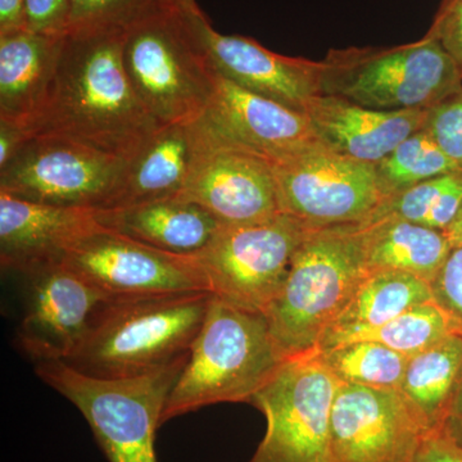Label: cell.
Returning <instances> with one entry per match:
<instances>
[{
    "label": "cell",
    "instance_id": "obj_1",
    "mask_svg": "<svg viewBox=\"0 0 462 462\" xmlns=\"http://www.w3.org/2000/svg\"><path fill=\"white\" fill-rule=\"evenodd\" d=\"M125 33H67L56 75L29 126L130 158L158 129L136 96L123 60Z\"/></svg>",
    "mask_w": 462,
    "mask_h": 462
},
{
    "label": "cell",
    "instance_id": "obj_2",
    "mask_svg": "<svg viewBox=\"0 0 462 462\" xmlns=\"http://www.w3.org/2000/svg\"><path fill=\"white\" fill-rule=\"evenodd\" d=\"M211 300L209 291L109 298L63 363L102 379L156 372L189 356Z\"/></svg>",
    "mask_w": 462,
    "mask_h": 462
},
{
    "label": "cell",
    "instance_id": "obj_3",
    "mask_svg": "<svg viewBox=\"0 0 462 462\" xmlns=\"http://www.w3.org/2000/svg\"><path fill=\"white\" fill-rule=\"evenodd\" d=\"M287 360L266 316L212 294L161 422L212 404L251 403Z\"/></svg>",
    "mask_w": 462,
    "mask_h": 462
},
{
    "label": "cell",
    "instance_id": "obj_4",
    "mask_svg": "<svg viewBox=\"0 0 462 462\" xmlns=\"http://www.w3.org/2000/svg\"><path fill=\"white\" fill-rule=\"evenodd\" d=\"M369 273L364 224L310 226L264 314L285 357L314 354Z\"/></svg>",
    "mask_w": 462,
    "mask_h": 462
},
{
    "label": "cell",
    "instance_id": "obj_5",
    "mask_svg": "<svg viewBox=\"0 0 462 462\" xmlns=\"http://www.w3.org/2000/svg\"><path fill=\"white\" fill-rule=\"evenodd\" d=\"M170 7L125 32L123 60L136 96L158 126L196 123L215 89L199 17Z\"/></svg>",
    "mask_w": 462,
    "mask_h": 462
},
{
    "label": "cell",
    "instance_id": "obj_6",
    "mask_svg": "<svg viewBox=\"0 0 462 462\" xmlns=\"http://www.w3.org/2000/svg\"><path fill=\"white\" fill-rule=\"evenodd\" d=\"M187 360L125 379L96 378L63 361L38 363L35 372L83 413L109 462H157L156 431Z\"/></svg>",
    "mask_w": 462,
    "mask_h": 462
},
{
    "label": "cell",
    "instance_id": "obj_7",
    "mask_svg": "<svg viewBox=\"0 0 462 462\" xmlns=\"http://www.w3.org/2000/svg\"><path fill=\"white\" fill-rule=\"evenodd\" d=\"M324 63L322 94L379 111L433 108L462 88V67L427 35L398 47L331 51Z\"/></svg>",
    "mask_w": 462,
    "mask_h": 462
},
{
    "label": "cell",
    "instance_id": "obj_8",
    "mask_svg": "<svg viewBox=\"0 0 462 462\" xmlns=\"http://www.w3.org/2000/svg\"><path fill=\"white\" fill-rule=\"evenodd\" d=\"M309 227L285 214L261 223L223 225L193 257L211 294L264 315L281 291Z\"/></svg>",
    "mask_w": 462,
    "mask_h": 462
},
{
    "label": "cell",
    "instance_id": "obj_9",
    "mask_svg": "<svg viewBox=\"0 0 462 462\" xmlns=\"http://www.w3.org/2000/svg\"><path fill=\"white\" fill-rule=\"evenodd\" d=\"M339 384L316 352L288 358L251 401L267 430L249 462H333L331 411Z\"/></svg>",
    "mask_w": 462,
    "mask_h": 462
},
{
    "label": "cell",
    "instance_id": "obj_10",
    "mask_svg": "<svg viewBox=\"0 0 462 462\" xmlns=\"http://www.w3.org/2000/svg\"><path fill=\"white\" fill-rule=\"evenodd\" d=\"M127 158L58 136H32L0 170V193L42 205L108 209Z\"/></svg>",
    "mask_w": 462,
    "mask_h": 462
},
{
    "label": "cell",
    "instance_id": "obj_11",
    "mask_svg": "<svg viewBox=\"0 0 462 462\" xmlns=\"http://www.w3.org/2000/svg\"><path fill=\"white\" fill-rule=\"evenodd\" d=\"M273 167L282 214L309 226L369 223L393 197L375 165L324 145Z\"/></svg>",
    "mask_w": 462,
    "mask_h": 462
},
{
    "label": "cell",
    "instance_id": "obj_12",
    "mask_svg": "<svg viewBox=\"0 0 462 462\" xmlns=\"http://www.w3.org/2000/svg\"><path fill=\"white\" fill-rule=\"evenodd\" d=\"M62 263L107 298L209 291L193 256L167 254L103 226L78 243Z\"/></svg>",
    "mask_w": 462,
    "mask_h": 462
},
{
    "label": "cell",
    "instance_id": "obj_13",
    "mask_svg": "<svg viewBox=\"0 0 462 462\" xmlns=\"http://www.w3.org/2000/svg\"><path fill=\"white\" fill-rule=\"evenodd\" d=\"M430 433L396 389L340 383L331 411V461L413 462Z\"/></svg>",
    "mask_w": 462,
    "mask_h": 462
},
{
    "label": "cell",
    "instance_id": "obj_14",
    "mask_svg": "<svg viewBox=\"0 0 462 462\" xmlns=\"http://www.w3.org/2000/svg\"><path fill=\"white\" fill-rule=\"evenodd\" d=\"M25 311L17 343L36 363L67 361L109 298L63 263L26 273Z\"/></svg>",
    "mask_w": 462,
    "mask_h": 462
},
{
    "label": "cell",
    "instance_id": "obj_15",
    "mask_svg": "<svg viewBox=\"0 0 462 462\" xmlns=\"http://www.w3.org/2000/svg\"><path fill=\"white\" fill-rule=\"evenodd\" d=\"M205 133V145L181 196L224 225L261 223L282 214L273 163Z\"/></svg>",
    "mask_w": 462,
    "mask_h": 462
},
{
    "label": "cell",
    "instance_id": "obj_16",
    "mask_svg": "<svg viewBox=\"0 0 462 462\" xmlns=\"http://www.w3.org/2000/svg\"><path fill=\"white\" fill-rule=\"evenodd\" d=\"M199 121L218 141L273 165L322 145L305 112L243 89L217 72L214 94Z\"/></svg>",
    "mask_w": 462,
    "mask_h": 462
},
{
    "label": "cell",
    "instance_id": "obj_17",
    "mask_svg": "<svg viewBox=\"0 0 462 462\" xmlns=\"http://www.w3.org/2000/svg\"><path fill=\"white\" fill-rule=\"evenodd\" d=\"M199 29L216 72L243 89L300 112L322 94L324 60L282 56L254 39L224 35L205 14L199 17Z\"/></svg>",
    "mask_w": 462,
    "mask_h": 462
},
{
    "label": "cell",
    "instance_id": "obj_18",
    "mask_svg": "<svg viewBox=\"0 0 462 462\" xmlns=\"http://www.w3.org/2000/svg\"><path fill=\"white\" fill-rule=\"evenodd\" d=\"M100 227L97 209L42 205L0 193V263L23 275L62 263Z\"/></svg>",
    "mask_w": 462,
    "mask_h": 462
},
{
    "label": "cell",
    "instance_id": "obj_19",
    "mask_svg": "<svg viewBox=\"0 0 462 462\" xmlns=\"http://www.w3.org/2000/svg\"><path fill=\"white\" fill-rule=\"evenodd\" d=\"M430 109L379 111L320 94L309 103L305 114L325 148L378 165L401 143L424 129Z\"/></svg>",
    "mask_w": 462,
    "mask_h": 462
},
{
    "label": "cell",
    "instance_id": "obj_20",
    "mask_svg": "<svg viewBox=\"0 0 462 462\" xmlns=\"http://www.w3.org/2000/svg\"><path fill=\"white\" fill-rule=\"evenodd\" d=\"M205 141L199 120L158 127L127 158L123 182L111 208L181 196Z\"/></svg>",
    "mask_w": 462,
    "mask_h": 462
},
{
    "label": "cell",
    "instance_id": "obj_21",
    "mask_svg": "<svg viewBox=\"0 0 462 462\" xmlns=\"http://www.w3.org/2000/svg\"><path fill=\"white\" fill-rule=\"evenodd\" d=\"M97 220L105 229L179 256L199 254L224 225L182 196L97 209Z\"/></svg>",
    "mask_w": 462,
    "mask_h": 462
},
{
    "label": "cell",
    "instance_id": "obj_22",
    "mask_svg": "<svg viewBox=\"0 0 462 462\" xmlns=\"http://www.w3.org/2000/svg\"><path fill=\"white\" fill-rule=\"evenodd\" d=\"M65 38L26 27L0 32V118L29 129L50 91Z\"/></svg>",
    "mask_w": 462,
    "mask_h": 462
},
{
    "label": "cell",
    "instance_id": "obj_23",
    "mask_svg": "<svg viewBox=\"0 0 462 462\" xmlns=\"http://www.w3.org/2000/svg\"><path fill=\"white\" fill-rule=\"evenodd\" d=\"M364 226L370 272L409 273L431 284L454 249L445 231L427 225L384 217Z\"/></svg>",
    "mask_w": 462,
    "mask_h": 462
},
{
    "label": "cell",
    "instance_id": "obj_24",
    "mask_svg": "<svg viewBox=\"0 0 462 462\" xmlns=\"http://www.w3.org/2000/svg\"><path fill=\"white\" fill-rule=\"evenodd\" d=\"M431 300L430 282L404 273L370 272L338 318L325 331L316 352L333 348L349 334L379 327Z\"/></svg>",
    "mask_w": 462,
    "mask_h": 462
},
{
    "label": "cell",
    "instance_id": "obj_25",
    "mask_svg": "<svg viewBox=\"0 0 462 462\" xmlns=\"http://www.w3.org/2000/svg\"><path fill=\"white\" fill-rule=\"evenodd\" d=\"M462 376V337L451 334L407 361L401 396L430 433L440 431Z\"/></svg>",
    "mask_w": 462,
    "mask_h": 462
},
{
    "label": "cell",
    "instance_id": "obj_26",
    "mask_svg": "<svg viewBox=\"0 0 462 462\" xmlns=\"http://www.w3.org/2000/svg\"><path fill=\"white\" fill-rule=\"evenodd\" d=\"M316 354L340 383L396 391L409 361L406 356L369 340L346 343Z\"/></svg>",
    "mask_w": 462,
    "mask_h": 462
},
{
    "label": "cell",
    "instance_id": "obj_27",
    "mask_svg": "<svg viewBox=\"0 0 462 462\" xmlns=\"http://www.w3.org/2000/svg\"><path fill=\"white\" fill-rule=\"evenodd\" d=\"M451 334H454V330L449 325L448 319L431 300L424 305L413 307L379 327L349 334L334 346L358 340H369L388 346L406 357H411Z\"/></svg>",
    "mask_w": 462,
    "mask_h": 462
},
{
    "label": "cell",
    "instance_id": "obj_28",
    "mask_svg": "<svg viewBox=\"0 0 462 462\" xmlns=\"http://www.w3.org/2000/svg\"><path fill=\"white\" fill-rule=\"evenodd\" d=\"M375 166L392 196L430 179L460 172L425 129L412 134Z\"/></svg>",
    "mask_w": 462,
    "mask_h": 462
},
{
    "label": "cell",
    "instance_id": "obj_29",
    "mask_svg": "<svg viewBox=\"0 0 462 462\" xmlns=\"http://www.w3.org/2000/svg\"><path fill=\"white\" fill-rule=\"evenodd\" d=\"M170 7L172 0H71L67 33H125Z\"/></svg>",
    "mask_w": 462,
    "mask_h": 462
},
{
    "label": "cell",
    "instance_id": "obj_30",
    "mask_svg": "<svg viewBox=\"0 0 462 462\" xmlns=\"http://www.w3.org/2000/svg\"><path fill=\"white\" fill-rule=\"evenodd\" d=\"M424 129L462 172V88L430 109Z\"/></svg>",
    "mask_w": 462,
    "mask_h": 462
},
{
    "label": "cell",
    "instance_id": "obj_31",
    "mask_svg": "<svg viewBox=\"0 0 462 462\" xmlns=\"http://www.w3.org/2000/svg\"><path fill=\"white\" fill-rule=\"evenodd\" d=\"M430 288L433 302L448 319L454 333L462 337V247L452 249Z\"/></svg>",
    "mask_w": 462,
    "mask_h": 462
},
{
    "label": "cell",
    "instance_id": "obj_32",
    "mask_svg": "<svg viewBox=\"0 0 462 462\" xmlns=\"http://www.w3.org/2000/svg\"><path fill=\"white\" fill-rule=\"evenodd\" d=\"M25 27L45 35L65 36L71 17V0H23Z\"/></svg>",
    "mask_w": 462,
    "mask_h": 462
},
{
    "label": "cell",
    "instance_id": "obj_33",
    "mask_svg": "<svg viewBox=\"0 0 462 462\" xmlns=\"http://www.w3.org/2000/svg\"><path fill=\"white\" fill-rule=\"evenodd\" d=\"M427 36L436 39L462 67V0H443Z\"/></svg>",
    "mask_w": 462,
    "mask_h": 462
},
{
    "label": "cell",
    "instance_id": "obj_34",
    "mask_svg": "<svg viewBox=\"0 0 462 462\" xmlns=\"http://www.w3.org/2000/svg\"><path fill=\"white\" fill-rule=\"evenodd\" d=\"M462 209V172L449 173L445 188L425 218L424 225L433 229L445 231Z\"/></svg>",
    "mask_w": 462,
    "mask_h": 462
},
{
    "label": "cell",
    "instance_id": "obj_35",
    "mask_svg": "<svg viewBox=\"0 0 462 462\" xmlns=\"http://www.w3.org/2000/svg\"><path fill=\"white\" fill-rule=\"evenodd\" d=\"M413 462H462V448L439 431L428 434Z\"/></svg>",
    "mask_w": 462,
    "mask_h": 462
},
{
    "label": "cell",
    "instance_id": "obj_36",
    "mask_svg": "<svg viewBox=\"0 0 462 462\" xmlns=\"http://www.w3.org/2000/svg\"><path fill=\"white\" fill-rule=\"evenodd\" d=\"M30 138L32 136L26 127L0 118V170L5 169L17 156Z\"/></svg>",
    "mask_w": 462,
    "mask_h": 462
},
{
    "label": "cell",
    "instance_id": "obj_37",
    "mask_svg": "<svg viewBox=\"0 0 462 462\" xmlns=\"http://www.w3.org/2000/svg\"><path fill=\"white\" fill-rule=\"evenodd\" d=\"M439 433L462 448V376Z\"/></svg>",
    "mask_w": 462,
    "mask_h": 462
},
{
    "label": "cell",
    "instance_id": "obj_38",
    "mask_svg": "<svg viewBox=\"0 0 462 462\" xmlns=\"http://www.w3.org/2000/svg\"><path fill=\"white\" fill-rule=\"evenodd\" d=\"M25 27L23 0H0V32Z\"/></svg>",
    "mask_w": 462,
    "mask_h": 462
},
{
    "label": "cell",
    "instance_id": "obj_39",
    "mask_svg": "<svg viewBox=\"0 0 462 462\" xmlns=\"http://www.w3.org/2000/svg\"><path fill=\"white\" fill-rule=\"evenodd\" d=\"M445 234L452 247H462V209L457 217L455 218L454 223L449 225L448 229L445 230Z\"/></svg>",
    "mask_w": 462,
    "mask_h": 462
},
{
    "label": "cell",
    "instance_id": "obj_40",
    "mask_svg": "<svg viewBox=\"0 0 462 462\" xmlns=\"http://www.w3.org/2000/svg\"><path fill=\"white\" fill-rule=\"evenodd\" d=\"M172 2L176 7L182 9V11L190 12V14H199V12H202L196 0H172Z\"/></svg>",
    "mask_w": 462,
    "mask_h": 462
}]
</instances>
